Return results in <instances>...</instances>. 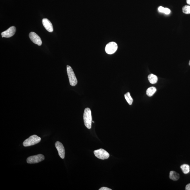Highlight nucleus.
Here are the masks:
<instances>
[{"label": "nucleus", "instance_id": "4be33fe9", "mask_svg": "<svg viewBox=\"0 0 190 190\" xmlns=\"http://www.w3.org/2000/svg\"><path fill=\"white\" fill-rule=\"evenodd\" d=\"M189 65L190 66V60L189 62Z\"/></svg>", "mask_w": 190, "mask_h": 190}, {"label": "nucleus", "instance_id": "7ed1b4c3", "mask_svg": "<svg viewBox=\"0 0 190 190\" xmlns=\"http://www.w3.org/2000/svg\"><path fill=\"white\" fill-rule=\"evenodd\" d=\"M67 70L70 85L72 86H74L77 84L78 80L73 70L71 67L69 65L67 66Z\"/></svg>", "mask_w": 190, "mask_h": 190}, {"label": "nucleus", "instance_id": "dca6fc26", "mask_svg": "<svg viewBox=\"0 0 190 190\" xmlns=\"http://www.w3.org/2000/svg\"><path fill=\"white\" fill-rule=\"evenodd\" d=\"M183 13L186 14H190V6L185 5L183 8Z\"/></svg>", "mask_w": 190, "mask_h": 190}, {"label": "nucleus", "instance_id": "f257e3e1", "mask_svg": "<svg viewBox=\"0 0 190 190\" xmlns=\"http://www.w3.org/2000/svg\"><path fill=\"white\" fill-rule=\"evenodd\" d=\"M83 118L85 126L88 129H91L92 127V117L91 109L89 108H86L84 111Z\"/></svg>", "mask_w": 190, "mask_h": 190}, {"label": "nucleus", "instance_id": "39448f33", "mask_svg": "<svg viewBox=\"0 0 190 190\" xmlns=\"http://www.w3.org/2000/svg\"><path fill=\"white\" fill-rule=\"evenodd\" d=\"M44 156L42 154L29 157L27 158V162L29 164H35L41 162L44 160Z\"/></svg>", "mask_w": 190, "mask_h": 190}, {"label": "nucleus", "instance_id": "20e7f679", "mask_svg": "<svg viewBox=\"0 0 190 190\" xmlns=\"http://www.w3.org/2000/svg\"><path fill=\"white\" fill-rule=\"evenodd\" d=\"M94 153L97 158L103 160L107 159L109 156V153L102 149L94 151Z\"/></svg>", "mask_w": 190, "mask_h": 190}, {"label": "nucleus", "instance_id": "6ab92c4d", "mask_svg": "<svg viewBox=\"0 0 190 190\" xmlns=\"http://www.w3.org/2000/svg\"><path fill=\"white\" fill-rule=\"evenodd\" d=\"M112 189L106 187H103L99 189V190H112Z\"/></svg>", "mask_w": 190, "mask_h": 190}, {"label": "nucleus", "instance_id": "4468645a", "mask_svg": "<svg viewBox=\"0 0 190 190\" xmlns=\"http://www.w3.org/2000/svg\"><path fill=\"white\" fill-rule=\"evenodd\" d=\"M124 97L127 102L128 103L129 105H132L133 102V99L131 96L130 93L128 92L125 94Z\"/></svg>", "mask_w": 190, "mask_h": 190}, {"label": "nucleus", "instance_id": "ddd939ff", "mask_svg": "<svg viewBox=\"0 0 190 190\" xmlns=\"http://www.w3.org/2000/svg\"><path fill=\"white\" fill-rule=\"evenodd\" d=\"M157 91L156 88L154 87H150L147 89L146 93L149 97H152L156 92Z\"/></svg>", "mask_w": 190, "mask_h": 190}, {"label": "nucleus", "instance_id": "423d86ee", "mask_svg": "<svg viewBox=\"0 0 190 190\" xmlns=\"http://www.w3.org/2000/svg\"><path fill=\"white\" fill-rule=\"evenodd\" d=\"M118 45L115 42H111L108 44L105 47V50L107 54H112L116 52Z\"/></svg>", "mask_w": 190, "mask_h": 190}, {"label": "nucleus", "instance_id": "1a4fd4ad", "mask_svg": "<svg viewBox=\"0 0 190 190\" xmlns=\"http://www.w3.org/2000/svg\"><path fill=\"white\" fill-rule=\"evenodd\" d=\"M55 146L57 150L58 151L59 155L62 159H64L65 157V152L64 146L63 145L62 143L57 141L55 143Z\"/></svg>", "mask_w": 190, "mask_h": 190}, {"label": "nucleus", "instance_id": "6e6552de", "mask_svg": "<svg viewBox=\"0 0 190 190\" xmlns=\"http://www.w3.org/2000/svg\"><path fill=\"white\" fill-rule=\"evenodd\" d=\"M16 31V28L14 26H12L1 33L2 38H9L14 35Z\"/></svg>", "mask_w": 190, "mask_h": 190}, {"label": "nucleus", "instance_id": "9d476101", "mask_svg": "<svg viewBox=\"0 0 190 190\" xmlns=\"http://www.w3.org/2000/svg\"><path fill=\"white\" fill-rule=\"evenodd\" d=\"M42 23L45 28L48 32L52 33L53 31V28L51 22L47 18H44L42 19Z\"/></svg>", "mask_w": 190, "mask_h": 190}, {"label": "nucleus", "instance_id": "f03ea898", "mask_svg": "<svg viewBox=\"0 0 190 190\" xmlns=\"http://www.w3.org/2000/svg\"><path fill=\"white\" fill-rule=\"evenodd\" d=\"M41 139L36 135H33L29 137L23 143L24 146H31L38 143L41 141Z\"/></svg>", "mask_w": 190, "mask_h": 190}, {"label": "nucleus", "instance_id": "aec40b11", "mask_svg": "<svg viewBox=\"0 0 190 190\" xmlns=\"http://www.w3.org/2000/svg\"><path fill=\"white\" fill-rule=\"evenodd\" d=\"M186 190H190V183L188 184L186 187Z\"/></svg>", "mask_w": 190, "mask_h": 190}, {"label": "nucleus", "instance_id": "9b49d317", "mask_svg": "<svg viewBox=\"0 0 190 190\" xmlns=\"http://www.w3.org/2000/svg\"><path fill=\"white\" fill-rule=\"evenodd\" d=\"M169 177L170 179L173 180V181H176L179 179L180 175L176 172L172 171L170 172Z\"/></svg>", "mask_w": 190, "mask_h": 190}, {"label": "nucleus", "instance_id": "a211bd4d", "mask_svg": "<svg viewBox=\"0 0 190 190\" xmlns=\"http://www.w3.org/2000/svg\"><path fill=\"white\" fill-rule=\"evenodd\" d=\"M164 8L163 7L160 6L158 7V10L160 12L163 13L164 11Z\"/></svg>", "mask_w": 190, "mask_h": 190}, {"label": "nucleus", "instance_id": "f3484780", "mask_svg": "<svg viewBox=\"0 0 190 190\" xmlns=\"http://www.w3.org/2000/svg\"><path fill=\"white\" fill-rule=\"evenodd\" d=\"M171 11L168 8H164V13L166 15H169L170 14Z\"/></svg>", "mask_w": 190, "mask_h": 190}, {"label": "nucleus", "instance_id": "5701e85b", "mask_svg": "<svg viewBox=\"0 0 190 190\" xmlns=\"http://www.w3.org/2000/svg\"><path fill=\"white\" fill-rule=\"evenodd\" d=\"M93 123H94V121H92Z\"/></svg>", "mask_w": 190, "mask_h": 190}, {"label": "nucleus", "instance_id": "0eeeda50", "mask_svg": "<svg viewBox=\"0 0 190 190\" xmlns=\"http://www.w3.org/2000/svg\"><path fill=\"white\" fill-rule=\"evenodd\" d=\"M29 38L35 44L40 46L42 44V41L40 37L34 32H31L29 34Z\"/></svg>", "mask_w": 190, "mask_h": 190}, {"label": "nucleus", "instance_id": "412c9836", "mask_svg": "<svg viewBox=\"0 0 190 190\" xmlns=\"http://www.w3.org/2000/svg\"><path fill=\"white\" fill-rule=\"evenodd\" d=\"M186 2L188 4L190 5V0H186Z\"/></svg>", "mask_w": 190, "mask_h": 190}, {"label": "nucleus", "instance_id": "f8f14e48", "mask_svg": "<svg viewBox=\"0 0 190 190\" xmlns=\"http://www.w3.org/2000/svg\"><path fill=\"white\" fill-rule=\"evenodd\" d=\"M148 79L149 81L151 84H155L158 81V78L156 75L153 74H150L148 76Z\"/></svg>", "mask_w": 190, "mask_h": 190}, {"label": "nucleus", "instance_id": "2eb2a0df", "mask_svg": "<svg viewBox=\"0 0 190 190\" xmlns=\"http://www.w3.org/2000/svg\"><path fill=\"white\" fill-rule=\"evenodd\" d=\"M181 168L183 173L185 174H187L190 171L189 166L187 164H183L181 166Z\"/></svg>", "mask_w": 190, "mask_h": 190}]
</instances>
